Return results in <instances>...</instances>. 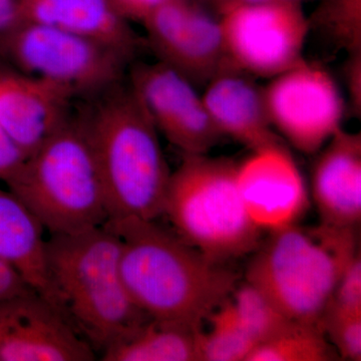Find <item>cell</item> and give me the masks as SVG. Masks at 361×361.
Here are the masks:
<instances>
[{
  "label": "cell",
  "instance_id": "obj_1",
  "mask_svg": "<svg viewBox=\"0 0 361 361\" xmlns=\"http://www.w3.org/2000/svg\"><path fill=\"white\" fill-rule=\"evenodd\" d=\"M121 242L120 271L135 305L151 319L194 329L229 298L236 276L155 220L111 219Z\"/></svg>",
  "mask_w": 361,
  "mask_h": 361
},
{
  "label": "cell",
  "instance_id": "obj_2",
  "mask_svg": "<svg viewBox=\"0 0 361 361\" xmlns=\"http://www.w3.org/2000/svg\"><path fill=\"white\" fill-rule=\"evenodd\" d=\"M120 254V239L104 225L45 241L44 298L101 355L151 320L126 289Z\"/></svg>",
  "mask_w": 361,
  "mask_h": 361
},
{
  "label": "cell",
  "instance_id": "obj_3",
  "mask_svg": "<svg viewBox=\"0 0 361 361\" xmlns=\"http://www.w3.org/2000/svg\"><path fill=\"white\" fill-rule=\"evenodd\" d=\"M80 111L103 183L109 220L163 215L171 172L158 130L130 85L90 99Z\"/></svg>",
  "mask_w": 361,
  "mask_h": 361
},
{
  "label": "cell",
  "instance_id": "obj_4",
  "mask_svg": "<svg viewBox=\"0 0 361 361\" xmlns=\"http://www.w3.org/2000/svg\"><path fill=\"white\" fill-rule=\"evenodd\" d=\"M4 183L51 235L77 234L109 220L99 166L80 113L71 115Z\"/></svg>",
  "mask_w": 361,
  "mask_h": 361
},
{
  "label": "cell",
  "instance_id": "obj_5",
  "mask_svg": "<svg viewBox=\"0 0 361 361\" xmlns=\"http://www.w3.org/2000/svg\"><path fill=\"white\" fill-rule=\"evenodd\" d=\"M255 251L246 282L289 319L320 326L337 282L360 250L357 229L320 223L270 232Z\"/></svg>",
  "mask_w": 361,
  "mask_h": 361
},
{
  "label": "cell",
  "instance_id": "obj_6",
  "mask_svg": "<svg viewBox=\"0 0 361 361\" xmlns=\"http://www.w3.org/2000/svg\"><path fill=\"white\" fill-rule=\"evenodd\" d=\"M237 163L206 154L185 155L171 173L164 212L178 236L224 262L255 251L262 231L252 222L236 182Z\"/></svg>",
  "mask_w": 361,
  "mask_h": 361
},
{
  "label": "cell",
  "instance_id": "obj_7",
  "mask_svg": "<svg viewBox=\"0 0 361 361\" xmlns=\"http://www.w3.org/2000/svg\"><path fill=\"white\" fill-rule=\"evenodd\" d=\"M0 61L63 85L75 97L92 99L122 82L130 59L75 33L23 21L0 37Z\"/></svg>",
  "mask_w": 361,
  "mask_h": 361
},
{
  "label": "cell",
  "instance_id": "obj_8",
  "mask_svg": "<svg viewBox=\"0 0 361 361\" xmlns=\"http://www.w3.org/2000/svg\"><path fill=\"white\" fill-rule=\"evenodd\" d=\"M220 25L232 68L274 78L304 61L310 18L300 4H241L221 7Z\"/></svg>",
  "mask_w": 361,
  "mask_h": 361
},
{
  "label": "cell",
  "instance_id": "obj_9",
  "mask_svg": "<svg viewBox=\"0 0 361 361\" xmlns=\"http://www.w3.org/2000/svg\"><path fill=\"white\" fill-rule=\"evenodd\" d=\"M271 125L294 148L315 154L341 129L345 102L334 77L302 61L263 87Z\"/></svg>",
  "mask_w": 361,
  "mask_h": 361
},
{
  "label": "cell",
  "instance_id": "obj_10",
  "mask_svg": "<svg viewBox=\"0 0 361 361\" xmlns=\"http://www.w3.org/2000/svg\"><path fill=\"white\" fill-rule=\"evenodd\" d=\"M142 25L158 61L196 87L208 85L220 71L232 68L219 18L191 0H167Z\"/></svg>",
  "mask_w": 361,
  "mask_h": 361
},
{
  "label": "cell",
  "instance_id": "obj_11",
  "mask_svg": "<svg viewBox=\"0 0 361 361\" xmlns=\"http://www.w3.org/2000/svg\"><path fill=\"white\" fill-rule=\"evenodd\" d=\"M129 78L157 130L184 155L207 154L223 137L196 87L170 66L137 63Z\"/></svg>",
  "mask_w": 361,
  "mask_h": 361
},
{
  "label": "cell",
  "instance_id": "obj_12",
  "mask_svg": "<svg viewBox=\"0 0 361 361\" xmlns=\"http://www.w3.org/2000/svg\"><path fill=\"white\" fill-rule=\"evenodd\" d=\"M94 348L39 292L0 303V361H92Z\"/></svg>",
  "mask_w": 361,
  "mask_h": 361
},
{
  "label": "cell",
  "instance_id": "obj_13",
  "mask_svg": "<svg viewBox=\"0 0 361 361\" xmlns=\"http://www.w3.org/2000/svg\"><path fill=\"white\" fill-rule=\"evenodd\" d=\"M236 182L249 217L262 232L296 225L307 212L305 180L282 142L237 164Z\"/></svg>",
  "mask_w": 361,
  "mask_h": 361
},
{
  "label": "cell",
  "instance_id": "obj_14",
  "mask_svg": "<svg viewBox=\"0 0 361 361\" xmlns=\"http://www.w3.org/2000/svg\"><path fill=\"white\" fill-rule=\"evenodd\" d=\"M75 94L44 78L6 71L0 75V127L26 157L73 115Z\"/></svg>",
  "mask_w": 361,
  "mask_h": 361
},
{
  "label": "cell",
  "instance_id": "obj_15",
  "mask_svg": "<svg viewBox=\"0 0 361 361\" xmlns=\"http://www.w3.org/2000/svg\"><path fill=\"white\" fill-rule=\"evenodd\" d=\"M322 224L357 229L361 220V134L341 129L326 142L312 171Z\"/></svg>",
  "mask_w": 361,
  "mask_h": 361
},
{
  "label": "cell",
  "instance_id": "obj_16",
  "mask_svg": "<svg viewBox=\"0 0 361 361\" xmlns=\"http://www.w3.org/2000/svg\"><path fill=\"white\" fill-rule=\"evenodd\" d=\"M202 97L221 135L252 151L281 142L271 125L263 87L251 75L226 68L208 82Z\"/></svg>",
  "mask_w": 361,
  "mask_h": 361
},
{
  "label": "cell",
  "instance_id": "obj_17",
  "mask_svg": "<svg viewBox=\"0 0 361 361\" xmlns=\"http://www.w3.org/2000/svg\"><path fill=\"white\" fill-rule=\"evenodd\" d=\"M23 21L61 28L116 49L132 61L139 37L109 0H20Z\"/></svg>",
  "mask_w": 361,
  "mask_h": 361
},
{
  "label": "cell",
  "instance_id": "obj_18",
  "mask_svg": "<svg viewBox=\"0 0 361 361\" xmlns=\"http://www.w3.org/2000/svg\"><path fill=\"white\" fill-rule=\"evenodd\" d=\"M44 229L9 190L0 188V257L16 268L28 284L47 294Z\"/></svg>",
  "mask_w": 361,
  "mask_h": 361
},
{
  "label": "cell",
  "instance_id": "obj_19",
  "mask_svg": "<svg viewBox=\"0 0 361 361\" xmlns=\"http://www.w3.org/2000/svg\"><path fill=\"white\" fill-rule=\"evenodd\" d=\"M179 323L151 319L101 355L104 361H198L197 332Z\"/></svg>",
  "mask_w": 361,
  "mask_h": 361
},
{
  "label": "cell",
  "instance_id": "obj_20",
  "mask_svg": "<svg viewBox=\"0 0 361 361\" xmlns=\"http://www.w3.org/2000/svg\"><path fill=\"white\" fill-rule=\"evenodd\" d=\"M339 357L319 325L292 322L256 346L247 361H329Z\"/></svg>",
  "mask_w": 361,
  "mask_h": 361
},
{
  "label": "cell",
  "instance_id": "obj_21",
  "mask_svg": "<svg viewBox=\"0 0 361 361\" xmlns=\"http://www.w3.org/2000/svg\"><path fill=\"white\" fill-rule=\"evenodd\" d=\"M211 329L197 332L198 361H247L257 342L252 338L228 298L208 319Z\"/></svg>",
  "mask_w": 361,
  "mask_h": 361
},
{
  "label": "cell",
  "instance_id": "obj_22",
  "mask_svg": "<svg viewBox=\"0 0 361 361\" xmlns=\"http://www.w3.org/2000/svg\"><path fill=\"white\" fill-rule=\"evenodd\" d=\"M231 301L240 323L259 344L269 341L281 332L293 320L283 314L253 285L248 282L236 287Z\"/></svg>",
  "mask_w": 361,
  "mask_h": 361
},
{
  "label": "cell",
  "instance_id": "obj_23",
  "mask_svg": "<svg viewBox=\"0 0 361 361\" xmlns=\"http://www.w3.org/2000/svg\"><path fill=\"white\" fill-rule=\"evenodd\" d=\"M310 18V28H318L342 51H361V0H318Z\"/></svg>",
  "mask_w": 361,
  "mask_h": 361
},
{
  "label": "cell",
  "instance_id": "obj_24",
  "mask_svg": "<svg viewBox=\"0 0 361 361\" xmlns=\"http://www.w3.org/2000/svg\"><path fill=\"white\" fill-rule=\"evenodd\" d=\"M320 326L339 357L361 360V314L325 312Z\"/></svg>",
  "mask_w": 361,
  "mask_h": 361
},
{
  "label": "cell",
  "instance_id": "obj_25",
  "mask_svg": "<svg viewBox=\"0 0 361 361\" xmlns=\"http://www.w3.org/2000/svg\"><path fill=\"white\" fill-rule=\"evenodd\" d=\"M325 312L361 314L360 251L342 273Z\"/></svg>",
  "mask_w": 361,
  "mask_h": 361
},
{
  "label": "cell",
  "instance_id": "obj_26",
  "mask_svg": "<svg viewBox=\"0 0 361 361\" xmlns=\"http://www.w3.org/2000/svg\"><path fill=\"white\" fill-rule=\"evenodd\" d=\"M32 290L35 289L20 271L6 259L0 257V303Z\"/></svg>",
  "mask_w": 361,
  "mask_h": 361
},
{
  "label": "cell",
  "instance_id": "obj_27",
  "mask_svg": "<svg viewBox=\"0 0 361 361\" xmlns=\"http://www.w3.org/2000/svg\"><path fill=\"white\" fill-rule=\"evenodd\" d=\"M343 65V77L348 89L351 111L356 116L361 115V51L348 54Z\"/></svg>",
  "mask_w": 361,
  "mask_h": 361
},
{
  "label": "cell",
  "instance_id": "obj_28",
  "mask_svg": "<svg viewBox=\"0 0 361 361\" xmlns=\"http://www.w3.org/2000/svg\"><path fill=\"white\" fill-rule=\"evenodd\" d=\"M27 158L0 127V180L6 182Z\"/></svg>",
  "mask_w": 361,
  "mask_h": 361
},
{
  "label": "cell",
  "instance_id": "obj_29",
  "mask_svg": "<svg viewBox=\"0 0 361 361\" xmlns=\"http://www.w3.org/2000/svg\"><path fill=\"white\" fill-rule=\"evenodd\" d=\"M116 13L127 20L144 23L167 0H109Z\"/></svg>",
  "mask_w": 361,
  "mask_h": 361
},
{
  "label": "cell",
  "instance_id": "obj_30",
  "mask_svg": "<svg viewBox=\"0 0 361 361\" xmlns=\"http://www.w3.org/2000/svg\"><path fill=\"white\" fill-rule=\"evenodd\" d=\"M23 23L20 0H0V37Z\"/></svg>",
  "mask_w": 361,
  "mask_h": 361
},
{
  "label": "cell",
  "instance_id": "obj_31",
  "mask_svg": "<svg viewBox=\"0 0 361 361\" xmlns=\"http://www.w3.org/2000/svg\"><path fill=\"white\" fill-rule=\"evenodd\" d=\"M305 0H225L223 4H221L218 8L227 6H232V4H302Z\"/></svg>",
  "mask_w": 361,
  "mask_h": 361
},
{
  "label": "cell",
  "instance_id": "obj_32",
  "mask_svg": "<svg viewBox=\"0 0 361 361\" xmlns=\"http://www.w3.org/2000/svg\"><path fill=\"white\" fill-rule=\"evenodd\" d=\"M8 71V68H6V66L2 63V61H0V75H1L2 73H4V71Z\"/></svg>",
  "mask_w": 361,
  "mask_h": 361
},
{
  "label": "cell",
  "instance_id": "obj_33",
  "mask_svg": "<svg viewBox=\"0 0 361 361\" xmlns=\"http://www.w3.org/2000/svg\"><path fill=\"white\" fill-rule=\"evenodd\" d=\"M214 1H215L216 4H218V6H219L221 4H223V2L225 1V0H214Z\"/></svg>",
  "mask_w": 361,
  "mask_h": 361
}]
</instances>
